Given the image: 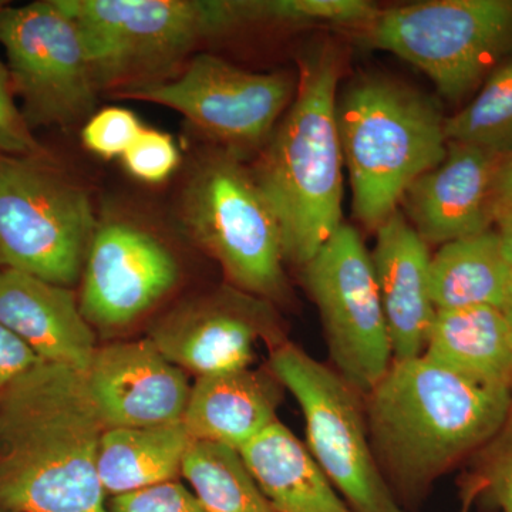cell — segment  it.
<instances>
[{
  "instance_id": "cell-1",
  "label": "cell",
  "mask_w": 512,
  "mask_h": 512,
  "mask_svg": "<svg viewBox=\"0 0 512 512\" xmlns=\"http://www.w3.org/2000/svg\"><path fill=\"white\" fill-rule=\"evenodd\" d=\"M512 390L484 386L420 356L394 360L365 396L370 443L394 497L419 507L434 484L500 430Z\"/></svg>"
},
{
  "instance_id": "cell-2",
  "label": "cell",
  "mask_w": 512,
  "mask_h": 512,
  "mask_svg": "<svg viewBox=\"0 0 512 512\" xmlns=\"http://www.w3.org/2000/svg\"><path fill=\"white\" fill-rule=\"evenodd\" d=\"M106 427L86 373L40 362L0 392V507L110 512L97 457Z\"/></svg>"
},
{
  "instance_id": "cell-3",
  "label": "cell",
  "mask_w": 512,
  "mask_h": 512,
  "mask_svg": "<svg viewBox=\"0 0 512 512\" xmlns=\"http://www.w3.org/2000/svg\"><path fill=\"white\" fill-rule=\"evenodd\" d=\"M340 64L338 50L330 45L302 60L295 99L252 170L281 228L285 261L299 268L342 225Z\"/></svg>"
},
{
  "instance_id": "cell-4",
  "label": "cell",
  "mask_w": 512,
  "mask_h": 512,
  "mask_svg": "<svg viewBox=\"0 0 512 512\" xmlns=\"http://www.w3.org/2000/svg\"><path fill=\"white\" fill-rule=\"evenodd\" d=\"M336 111L353 212L376 232L410 185L446 156V119L429 97L376 74L350 83Z\"/></svg>"
},
{
  "instance_id": "cell-5",
  "label": "cell",
  "mask_w": 512,
  "mask_h": 512,
  "mask_svg": "<svg viewBox=\"0 0 512 512\" xmlns=\"http://www.w3.org/2000/svg\"><path fill=\"white\" fill-rule=\"evenodd\" d=\"M82 35L97 89L173 79L205 40L247 28L245 0H56Z\"/></svg>"
},
{
  "instance_id": "cell-6",
  "label": "cell",
  "mask_w": 512,
  "mask_h": 512,
  "mask_svg": "<svg viewBox=\"0 0 512 512\" xmlns=\"http://www.w3.org/2000/svg\"><path fill=\"white\" fill-rule=\"evenodd\" d=\"M180 217L231 286L271 303L286 301L281 228L237 154L221 148L198 161L181 192Z\"/></svg>"
},
{
  "instance_id": "cell-7",
  "label": "cell",
  "mask_w": 512,
  "mask_h": 512,
  "mask_svg": "<svg viewBox=\"0 0 512 512\" xmlns=\"http://www.w3.org/2000/svg\"><path fill=\"white\" fill-rule=\"evenodd\" d=\"M96 227L89 192L49 154L0 163V268L69 288Z\"/></svg>"
},
{
  "instance_id": "cell-8",
  "label": "cell",
  "mask_w": 512,
  "mask_h": 512,
  "mask_svg": "<svg viewBox=\"0 0 512 512\" xmlns=\"http://www.w3.org/2000/svg\"><path fill=\"white\" fill-rule=\"evenodd\" d=\"M367 45L402 57L460 101L512 53V0H430L380 9Z\"/></svg>"
},
{
  "instance_id": "cell-9",
  "label": "cell",
  "mask_w": 512,
  "mask_h": 512,
  "mask_svg": "<svg viewBox=\"0 0 512 512\" xmlns=\"http://www.w3.org/2000/svg\"><path fill=\"white\" fill-rule=\"evenodd\" d=\"M268 369L295 397L306 447L353 512H414L394 497L370 443L365 396L295 343L271 350Z\"/></svg>"
},
{
  "instance_id": "cell-10",
  "label": "cell",
  "mask_w": 512,
  "mask_h": 512,
  "mask_svg": "<svg viewBox=\"0 0 512 512\" xmlns=\"http://www.w3.org/2000/svg\"><path fill=\"white\" fill-rule=\"evenodd\" d=\"M10 86L30 130L89 120L97 89L82 35L56 0L0 9Z\"/></svg>"
},
{
  "instance_id": "cell-11",
  "label": "cell",
  "mask_w": 512,
  "mask_h": 512,
  "mask_svg": "<svg viewBox=\"0 0 512 512\" xmlns=\"http://www.w3.org/2000/svg\"><path fill=\"white\" fill-rule=\"evenodd\" d=\"M301 269L318 308L330 367L366 396L393 363L370 252L359 232L342 224Z\"/></svg>"
},
{
  "instance_id": "cell-12",
  "label": "cell",
  "mask_w": 512,
  "mask_h": 512,
  "mask_svg": "<svg viewBox=\"0 0 512 512\" xmlns=\"http://www.w3.org/2000/svg\"><path fill=\"white\" fill-rule=\"evenodd\" d=\"M293 96L288 74L248 72L210 53L192 57L173 79L119 94L178 111L234 154L265 144Z\"/></svg>"
},
{
  "instance_id": "cell-13",
  "label": "cell",
  "mask_w": 512,
  "mask_h": 512,
  "mask_svg": "<svg viewBox=\"0 0 512 512\" xmlns=\"http://www.w3.org/2000/svg\"><path fill=\"white\" fill-rule=\"evenodd\" d=\"M148 339L171 363L197 377L251 367L261 340L271 350L288 342L272 303L234 286L177 306Z\"/></svg>"
},
{
  "instance_id": "cell-14",
  "label": "cell",
  "mask_w": 512,
  "mask_h": 512,
  "mask_svg": "<svg viewBox=\"0 0 512 512\" xmlns=\"http://www.w3.org/2000/svg\"><path fill=\"white\" fill-rule=\"evenodd\" d=\"M178 276L177 259L153 232L120 218L104 221L87 249L80 311L90 326L124 328L173 291Z\"/></svg>"
},
{
  "instance_id": "cell-15",
  "label": "cell",
  "mask_w": 512,
  "mask_h": 512,
  "mask_svg": "<svg viewBox=\"0 0 512 512\" xmlns=\"http://www.w3.org/2000/svg\"><path fill=\"white\" fill-rule=\"evenodd\" d=\"M86 379L106 430L183 421L190 400L184 370L148 338L97 349Z\"/></svg>"
},
{
  "instance_id": "cell-16",
  "label": "cell",
  "mask_w": 512,
  "mask_h": 512,
  "mask_svg": "<svg viewBox=\"0 0 512 512\" xmlns=\"http://www.w3.org/2000/svg\"><path fill=\"white\" fill-rule=\"evenodd\" d=\"M505 153L448 141L443 160L410 185L403 214L427 245L491 229L494 178Z\"/></svg>"
},
{
  "instance_id": "cell-17",
  "label": "cell",
  "mask_w": 512,
  "mask_h": 512,
  "mask_svg": "<svg viewBox=\"0 0 512 512\" xmlns=\"http://www.w3.org/2000/svg\"><path fill=\"white\" fill-rule=\"evenodd\" d=\"M394 360L423 356L437 309L431 298L429 245L402 211L376 231L370 252Z\"/></svg>"
},
{
  "instance_id": "cell-18",
  "label": "cell",
  "mask_w": 512,
  "mask_h": 512,
  "mask_svg": "<svg viewBox=\"0 0 512 512\" xmlns=\"http://www.w3.org/2000/svg\"><path fill=\"white\" fill-rule=\"evenodd\" d=\"M0 325L42 362L84 373L97 350L92 326L69 288L15 269L0 268Z\"/></svg>"
},
{
  "instance_id": "cell-19",
  "label": "cell",
  "mask_w": 512,
  "mask_h": 512,
  "mask_svg": "<svg viewBox=\"0 0 512 512\" xmlns=\"http://www.w3.org/2000/svg\"><path fill=\"white\" fill-rule=\"evenodd\" d=\"M284 387L271 370H232L197 377L184 424L192 441L241 450L278 421Z\"/></svg>"
},
{
  "instance_id": "cell-20",
  "label": "cell",
  "mask_w": 512,
  "mask_h": 512,
  "mask_svg": "<svg viewBox=\"0 0 512 512\" xmlns=\"http://www.w3.org/2000/svg\"><path fill=\"white\" fill-rule=\"evenodd\" d=\"M239 454L275 512H353L306 444L281 421Z\"/></svg>"
},
{
  "instance_id": "cell-21",
  "label": "cell",
  "mask_w": 512,
  "mask_h": 512,
  "mask_svg": "<svg viewBox=\"0 0 512 512\" xmlns=\"http://www.w3.org/2000/svg\"><path fill=\"white\" fill-rule=\"evenodd\" d=\"M423 356L473 382L512 390V326L501 309L437 311Z\"/></svg>"
},
{
  "instance_id": "cell-22",
  "label": "cell",
  "mask_w": 512,
  "mask_h": 512,
  "mask_svg": "<svg viewBox=\"0 0 512 512\" xmlns=\"http://www.w3.org/2000/svg\"><path fill=\"white\" fill-rule=\"evenodd\" d=\"M191 443L184 421L106 430L97 457L100 483L116 497L174 481Z\"/></svg>"
},
{
  "instance_id": "cell-23",
  "label": "cell",
  "mask_w": 512,
  "mask_h": 512,
  "mask_svg": "<svg viewBox=\"0 0 512 512\" xmlns=\"http://www.w3.org/2000/svg\"><path fill=\"white\" fill-rule=\"evenodd\" d=\"M511 266L495 229L441 245L431 255V298L437 311L493 306L501 309Z\"/></svg>"
},
{
  "instance_id": "cell-24",
  "label": "cell",
  "mask_w": 512,
  "mask_h": 512,
  "mask_svg": "<svg viewBox=\"0 0 512 512\" xmlns=\"http://www.w3.org/2000/svg\"><path fill=\"white\" fill-rule=\"evenodd\" d=\"M181 474L207 512H275L234 448L192 441Z\"/></svg>"
},
{
  "instance_id": "cell-25",
  "label": "cell",
  "mask_w": 512,
  "mask_h": 512,
  "mask_svg": "<svg viewBox=\"0 0 512 512\" xmlns=\"http://www.w3.org/2000/svg\"><path fill=\"white\" fill-rule=\"evenodd\" d=\"M447 141L512 148V57L485 80L476 99L444 121Z\"/></svg>"
},
{
  "instance_id": "cell-26",
  "label": "cell",
  "mask_w": 512,
  "mask_h": 512,
  "mask_svg": "<svg viewBox=\"0 0 512 512\" xmlns=\"http://www.w3.org/2000/svg\"><path fill=\"white\" fill-rule=\"evenodd\" d=\"M468 463L460 478L463 507L512 512V407L500 430Z\"/></svg>"
},
{
  "instance_id": "cell-27",
  "label": "cell",
  "mask_w": 512,
  "mask_h": 512,
  "mask_svg": "<svg viewBox=\"0 0 512 512\" xmlns=\"http://www.w3.org/2000/svg\"><path fill=\"white\" fill-rule=\"evenodd\" d=\"M379 13L366 0H254L255 25L366 30Z\"/></svg>"
},
{
  "instance_id": "cell-28",
  "label": "cell",
  "mask_w": 512,
  "mask_h": 512,
  "mask_svg": "<svg viewBox=\"0 0 512 512\" xmlns=\"http://www.w3.org/2000/svg\"><path fill=\"white\" fill-rule=\"evenodd\" d=\"M121 160L128 173L137 180L158 184L177 170L180 151L170 134L143 128Z\"/></svg>"
},
{
  "instance_id": "cell-29",
  "label": "cell",
  "mask_w": 512,
  "mask_h": 512,
  "mask_svg": "<svg viewBox=\"0 0 512 512\" xmlns=\"http://www.w3.org/2000/svg\"><path fill=\"white\" fill-rule=\"evenodd\" d=\"M143 128L133 111L107 107L86 121L82 141L87 150L109 160L123 157Z\"/></svg>"
},
{
  "instance_id": "cell-30",
  "label": "cell",
  "mask_w": 512,
  "mask_h": 512,
  "mask_svg": "<svg viewBox=\"0 0 512 512\" xmlns=\"http://www.w3.org/2000/svg\"><path fill=\"white\" fill-rule=\"evenodd\" d=\"M45 148L33 136L13 94L6 64L0 63V163L10 157L40 156Z\"/></svg>"
},
{
  "instance_id": "cell-31",
  "label": "cell",
  "mask_w": 512,
  "mask_h": 512,
  "mask_svg": "<svg viewBox=\"0 0 512 512\" xmlns=\"http://www.w3.org/2000/svg\"><path fill=\"white\" fill-rule=\"evenodd\" d=\"M109 508L110 512H207L192 491L175 481L116 495Z\"/></svg>"
},
{
  "instance_id": "cell-32",
  "label": "cell",
  "mask_w": 512,
  "mask_h": 512,
  "mask_svg": "<svg viewBox=\"0 0 512 512\" xmlns=\"http://www.w3.org/2000/svg\"><path fill=\"white\" fill-rule=\"evenodd\" d=\"M40 362L23 340L0 325V392Z\"/></svg>"
},
{
  "instance_id": "cell-33",
  "label": "cell",
  "mask_w": 512,
  "mask_h": 512,
  "mask_svg": "<svg viewBox=\"0 0 512 512\" xmlns=\"http://www.w3.org/2000/svg\"><path fill=\"white\" fill-rule=\"evenodd\" d=\"M512 208V148L498 165L493 187L494 224L497 218Z\"/></svg>"
},
{
  "instance_id": "cell-34",
  "label": "cell",
  "mask_w": 512,
  "mask_h": 512,
  "mask_svg": "<svg viewBox=\"0 0 512 512\" xmlns=\"http://www.w3.org/2000/svg\"><path fill=\"white\" fill-rule=\"evenodd\" d=\"M497 225L498 238H500L501 249L508 264L512 266V208L501 214L500 217L495 221Z\"/></svg>"
},
{
  "instance_id": "cell-35",
  "label": "cell",
  "mask_w": 512,
  "mask_h": 512,
  "mask_svg": "<svg viewBox=\"0 0 512 512\" xmlns=\"http://www.w3.org/2000/svg\"><path fill=\"white\" fill-rule=\"evenodd\" d=\"M501 312L504 313L505 318L512 326V266L510 276H508L507 289H505L504 302L501 306Z\"/></svg>"
},
{
  "instance_id": "cell-36",
  "label": "cell",
  "mask_w": 512,
  "mask_h": 512,
  "mask_svg": "<svg viewBox=\"0 0 512 512\" xmlns=\"http://www.w3.org/2000/svg\"><path fill=\"white\" fill-rule=\"evenodd\" d=\"M468 511H470V508L463 507V511H461V512H468Z\"/></svg>"
},
{
  "instance_id": "cell-37",
  "label": "cell",
  "mask_w": 512,
  "mask_h": 512,
  "mask_svg": "<svg viewBox=\"0 0 512 512\" xmlns=\"http://www.w3.org/2000/svg\"><path fill=\"white\" fill-rule=\"evenodd\" d=\"M5 5H6V2H0V9H2L3 6H5Z\"/></svg>"
}]
</instances>
